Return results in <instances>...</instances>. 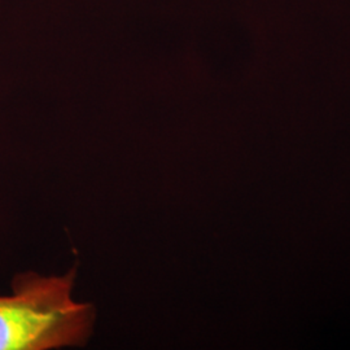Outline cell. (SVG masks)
Wrapping results in <instances>:
<instances>
[{
	"label": "cell",
	"instance_id": "obj_1",
	"mask_svg": "<svg viewBox=\"0 0 350 350\" xmlns=\"http://www.w3.org/2000/svg\"><path fill=\"white\" fill-rule=\"evenodd\" d=\"M75 275V269L60 276L14 275L11 295L0 296V350L85 345L96 312L94 305L73 300Z\"/></svg>",
	"mask_w": 350,
	"mask_h": 350
}]
</instances>
